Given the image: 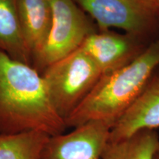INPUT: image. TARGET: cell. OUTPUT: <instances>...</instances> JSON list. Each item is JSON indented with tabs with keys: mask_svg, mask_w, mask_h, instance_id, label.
<instances>
[{
	"mask_svg": "<svg viewBox=\"0 0 159 159\" xmlns=\"http://www.w3.org/2000/svg\"><path fill=\"white\" fill-rule=\"evenodd\" d=\"M66 128L41 75L0 51V136L41 131L52 136Z\"/></svg>",
	"mask_w": 159,
	"mask_h": 159,
	"instance_id": "1",
	"label": "cell"
},
{
	"mask_svg": "<svg viewBox=\"0 0 159 159\" xmlns=\"http://www.w3.org/2000/svg\"><path fill=\"white\" fill-rule=\"evenodd\" d=\"M159 69V37L139 57L114 72L100 77L94 88L65 120L67 128L90 121L113 127L136 102Z\"/></svg>",
	"mask_w": 159,
	"mask_h": 159,
	"instance_id": "2",
	"label": "cell"
},
{
	"mask_svg": "<svg viewBox=\"0 0 159 159\" xmlns=\"http://www.w3.org/2000/svg\"><path fill=\"white\" fill-rule=\"evenodd\" d=\"M41 75L55 110L64 120L102 76L92 60L80 48L52 63Z\"/></svg>",
	"mask_w": 159,
	"mask_h": 159,
	"instance_id": "3",
	"label": "cell"
},
{
	"mask_svg": "<svg viewBox=\"0 0 159 159\" xmlns=\"http://www.w3.org/2000/svg\"><path fill=\"white\" fill-rule=\"evenodd\" d=\"M52 20L50 30L32 66L40 74L55 61L78 49L98 28L93 19L74 0H50Z\"/></svg>",
	"mask_w": 159,
	"mask_h": 159,
	"instance_id": "4",
	"label": "cell"
},
{
	"mask_svg": "<svg viewBox=\"0 0 159 159\" xmlns=\"http://www.w3.org/2000/svg\"><path fill=\"white\" fill-rule=\"evenodd\" d=\"M100 30L117 28L152 43L159 37L153 0H74Z\"/></svg>",
	"mask_w": 159,
	"mask_h": 159,
	"instance_id": "5",
	"label": "cell"
},
{
	"mask_svg": "<svg viewBox=\"0 0 159 159\" xmlns=\"http://www.w3.org/2000/svg\"><path fill=\"white\" fill-rule=\"evenodd\" d=\"M150 43L126 33L97 30L85 39L80 49L92 60L104 75L130 64Z\"/></svg>",
	"mask_w": 159,
	"mask_h": 159,
	"instance_id": "6",
	"label": "cell"
},
{
	"mask_svg": "<svg viewBox=\"0 0 159 159\" xmlns=\"http://www.w3.org/2000/svg\"><path fill=\"white\" fill-rule=\"evenodd\" d=\"M111 130L107 123L90 121L67 134L50 136L39 159H102Z\"/></svg>",
	"mask_w": 159,
	"mask_h": 159,
	"instance_id": "7",
	"label": "cell"
},
{
	"mask_svg": "<svg viewBox=\"0 0 159 159\" xmlns=\"http://www.w3.org/2000/svg\"><path fill=\"white\" fill-rule=\"evenodd\" d=\"M159 128V69L136 102L111 130L108 142L124 140L141 130Z\"/></svg>",
	"mask_w": 159,
	"mask_h": 159,
	"instance_id": "8",
	"label": "cell"
},
{
	"mask_svg": "<svg viewBox=\"0 0 159 159\" xmlns=\"http://www.w3.org/2000/svg\"><path fill=\"white\" fill-rule=\"evenodd\" d=\"M16 4L21 33L33 61L50 30L52 20L50 0H16Z\"/></svg>",
	"mask_w": 159,
	"mask_h": 159,
	"instance_id": "9",
	"label": "cell"
},
{
	"mask_svg": "<svg viewBox=\"0 0 159 159\" xmlns=\"http://www.w3.org/2000/svg\"><path fill=\"white\" fill-rule=\"evenodd\" d=\"M0 51L32 66L31 55L21 33L16 0H0Z\"/></svg>",
	"mask_w": 159,
	"mask_h": 159,
	"instance_id": "10",
	"label": "cell"
},
{
	"mask_svg": "<svg viewBox=\"0 0 159 159\" xmlns=\"http://www.w3.org/2000/svg\"><path fill=\"white\" fill-rule=\"evenodd\" d=\"M159 148L156 130L144 129L117 142H108L102 159H153Z\"/></svg>",
	"mask_w": 159,
	"mask_h": 159,
	"instance_id": "11",
	"label": "cell"
},
{
	"mask_svg": "<svg viewBox=\"0 0 159 159\" xmlns=\"http://www.w3.org/2000/svg\"><path fill=\"white\" fill-rule=\"evenodd\" d=\"M50 136L41 131H30L0 136V159H39Z\"/></svg>",
	"mask_w": 159,
	"mask_h": 159,
	"instance_id": "12",
	"label": "cell"
},
{
	"mask_svg": "<svg viewBox=\"0 0 159 159\" xmlns=\"http://www.w3.org/2000/svg\"><path fill=\"white\" fill-rule=\"evenodd\" d=\"M155 5H156V11H157V14H158V18L159 20V0H153Z\"/></svg>",
	"mask_w": 159,
	"mask_h": 159,
	"instance_id": "13",
	"label": "cell"
},
{
	"mask_svg": "<svg viewBox=\"0 0 159 159\" xmlns=\"http://www.w3.org/2000/svg\"><path fill=\"white\" fill-rule=\"evenodd\" d=\"M153 159H159V148L158 149V150L156 151V154H155L154 158Z\"/></svg>",
	"mask_w": 159,
	"mask_h": 159,
	"instance_id": "14",
	"label": "cell"
}]
</instances>
